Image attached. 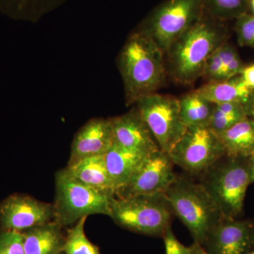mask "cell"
<instances>
[{"label": "cell", "mask_w": 254, "mask_h": 254, "mask_svg": "<svg viewBox=\"0 0 254 254\" xmlns=\"http://www.w3.org/2000/svg\"><path fill=\"white\" fill-rule=\"evenodd\" d=\"M127 106L156 93L166 81L165 54L156 43L139 30H134L118 58Z\"/></svg>", "instance_id": "obj_1"}, {"label": "cell", "mask_w": 254, "mask_h": 254, "mask_svg": "<svg viewBox=\"0 0 254 254\" xmlns=\"http://www.w3.org/2000/svg\"><path fill=\"white\" fill-rule=\"evenodd\" d=\"M227 35L222 21L204 11L165 53L167 73L177 83L191 84L201 77L207 60L227 41Z\"/></svg>", "instance_id": "obj_2"}, {"label": "cell", "mask_w": 254, "mask_h": 254, "mask_svg": "<svg viewBox=\"0 0 254 254\" xmlns=\"http://www.w3.org/2000/svg\"><path fill=\"white\" fill-rule=\"evenodd\" d=\"M165 194L174 215L200 245H204L214 227L225 218L204 186L188 177L177 176Z\"/></svg>", "instance_id": "obj_3"}, {"label": "cell", "mask_w": 254, "mask_h": 254, "mask_svg": "<svg viewBox=\"0 0 254 254\" xmlns=\"http://www.w3.org/2000/svg\"><path fill=\"white\" fill-rule=\"evenodd\" d=\"M174 215L165 193L114 197L110 217L115 223L129 231L161 237L170 227Z\"/></svg>", "instance_id": "obj_4"}, {"label": "cell", "mask_w": 254, "mask_h": 254, "mask_svg": "<svg viewBox=\"0 0 254 254\" xmlns=\"http://www.w3.org/2000/svg\"><path fill=\"white\" fill-rule=\"evenodd\" d=\"M115 196L114 193L82 183L63 169L55 175L54 220L64 227L88 215L101 214L110 216Z\"/></svg>", "instance_id": "obj_5"}, {"label": "cell", "mask_w": 254, "mask_h": 254, "mask_svg": "<svg viewBox=\"0 0 254 254\" xmlns=\"http://www.w3.org/2000/svg\"><path fill=\"white\" fill-rule=\"evenodd\" d=\"M202 177L200 183L224 215L237 218L243 211L246 193L251 185L247 158L225 155Z\"/></svg>", "instance_id": "obj_6"}, {"label": "cell", "mask_w": 254, "mask_h": 254, "mask_svg": "<svg viewBox=\"0 0 254 254\" xmlns=\"http://www.w3.org/2000/svg\"><path fill=\"white\" fill-rule=\"evenodd\" d=\"M203 12L202 0H167L156 6L136 28L151 38L165 55L174 42Z\"/></svg>", "instance_id": "obj_7"}, {"label": "cell", "mask_w": 254, "mask_h": 254, "mask_svg": "<svg viewBox=\"0 0 254 254\" xmlns=\"http://www.w3.org/2000/svg\"><path fill=\"white\" fill-rule=\"evenodd\" d=\"M169 155L190 176H202L225 153L218 134L208 127H190Z\"/></svg>", "instance_id": "obj_8"}, {"label": "cell", "mask_w": 254, "mask_h": 254, "mask_svg": "<svg viewBox=\"0 0 254 254\" xmlns=\"http://www.w3.org/2000/svg\"><path fill=\"white\" fill-rule=\"evenodd\" d=\"M135 105L160 149L170 153L187 128L180 115L179 99L173 95L155 93Z\"/></svg>", "instance_id": "obj_9"}, {"label": "cell", "mask_w": 254, "mask_h": 254, "mask_svg": "<svg viewBox=\"0 0 254 254\" xmlns=\"http://www.w3.org/2000/svg\"><path fill=\"white\" fill-rule=\"evenodd\" d=\"M169 153L160 150L147 155L126 185L115 193L117 198L165 193L177 175Z\"/></svg>", "instance_id": "obj_10"}, {"label": "cell", "mask_w": 254, "mask_h": 254, "mask_svg": "<svg viewBox=\"0 0 254 254\" xmlns=\"http://www.w3.org/2000/svg\"><path fill=\"white\" fill-rule=\"evenodd\" d=\"M54 220L53 203L40 201L31 195L14 193L0 203L1 230L23 232Z\"/></svg>", "instance_id": "obj_11"}, {"label": "cell", "mask_w": 254, "mask_h": 254, "mask_svg": "<svg viewBox=\"0 0 254 254\" xmlns=\"http://www.w3.org/2000/svg\"><path fill=\"white\" fill-rule=\"evenodd\" d=\"M209 254H247L254 249V223L225 217L202 245Z\"/></svg>", "instance_id": "obj_12"}, {"label": "cell", "mask_w": 254, "mask_h": 254, "mask_svg": "<svg viewBox=\"0 0 254 254\" xmlns=\"http://www.w3.org/2000/svg\"><path fill=\"white\" fill-rule=\"evenodd\" d=\"M114 142L127 149L148 155L160 150L158 143L136 107L111 118Z\"/></svg>", "instance_id": "obj_13"}, {"label": "cell", "mask_w": 254, "mask_h": 254, "mask_svg": "<svg viewBox=\"0 0 254 254\" xmlns=\"http://www.w3.org/2000/svg\"><path fill=\"white\" fill-rule=\"evenodd\" d=\"M114 143L111 118H93L75 134L68 163L96 155H105Z\"/></svg>", "instance_id": "obj_14"}, {"label": "cell", "mask_w": 254, "mask_h": 254, "mask_svg": "<svg viewBox=\"0 0 254 254\" xmlns=\"http://www.w3.org/2000/svg\"><path fill=\"white\" fill-rule=\"evenodd\" d=\"M195 91L215 104L235 103L242 105L248 110L250 117L254 109V90L246 86L240 75L230 79L206 83Z\"/></svg>", "instance_id": "obj_15"}, {"label": "cell", "mask_w": 254, "mask_h": 254, "mask_svg": "<svg viewBox=\"0 0 254 254\" xmlns=\"http://www.w3.org/2000/svg\"><path fill=\"white\" fill-rule=\"evenodd\" d=\"M146 156L114 142L105 159L115 193L129 181Z\"/></svg>", "instance_id": "obj_16"}, {"label": "cell", "mask_w": 254, "mask_h": 254, "mask_svg": "<svg viewBox=\"0 0 254 254\" xmlns=\"http://www.w3.org/2000/svg\"><path fill=\"white\" fill-rule=\"evenodd\" d=\"M63 228L53 220L23 232L25 254L63 253L65 237Z\"/></svg>", "instance_id": "obj_17"}, {"label": "cell", "mask_w": 254, "mask_h": 254, "mask_svg": "<svg viewBox=\"0 0 254 254\" xmlns=\"http://www.w3.org/2000/svg\"><path fill=\"white\" fill-rule=\"evenodd\" d=\"M65 169L71 176L82 183L115 195L105 155L88 157L74 163H68Z\"/></svg>", "instance_id": "obj_18"}, {"label": "cell", "mask_w": 254, "mask_h": 254, "mask_svg": "<svg viewBox=\"0 0 254 254\" xmlns=\"http://www.w3.org/2000/svg\"><path fill=\"white\" fill-rule=\"evenodd\" d=\"M217 134L226 156L248 158L254 154V123L250 118L241 120Z\"/></svg>", "instance_id": "obj_19"}, {"label": "cell", "mask_w": 254, "mask_h": 254, "mask_svg": "<svg viewBox=\"0 0 254 254\" xmlns=\"http://www.w3.org/2000/svg\"><path fill=\"white\" fill-rule=\"evenodd\" d=\"M66 0H0V11L16 21L35 23Z\"/></svg>", "instance_id": "obj_20"}, {"label": "cell", "mask_w": 254, "mask_h": 254, "mask_svg": "<svg viewBox=\"0 0 254 254\" xmlns=\"http://www.w3.org/2000/svg\"><path fill=\"white\" fill-rule=\"evenodd\" d=\"M180 115L187 127H208L215 103L200 96L195 91L190 92L179 99Z\"/></svg>", "instance_id": "obj_21"}, {"label": "cell", "mask_w": 254, "mask_h": 254, "mask_svg": "<svg viewBox=\"0 0 254 254\" xmlns=\"http://www.w3.org/2000/svg\"><path fill=\"white\" fill-rule=\"evenodd\" d=\"M203 10L220 21L237 19L250 10L249 0H202Z\"/></svg>", "instance_id": "obj_22"}, {"label": "cell", "mask_w": 254, "mask_h": 254, "mask_svg": "<svg viewBox=\"0 0 254 254\" xmlns=\"http://www.w3.org/2000/svg\"><path fill=\"white\" fill-rule=\"evenodd\" d=\"M87 217L80 219L68 230L64 243L65 254H100L99 249L88 240L85 233Z\"/></svg>", "instance_id": "obj_23"}, {"label": "cell", "mask_w": 254, "mask_h": 254, "mask_svg": "<svg viewBox=\"0 0 254 254\" xmlns=\"http://www.w3.org/2000/svg\"><path fill=\"white\" fill-rule=\"evenodd\" d=\"M235 31L240 46L254 49V15L248 12L237 18Z\"/></svg>", "instance_id": "obj_24"}, {"label": "cell", "mask_w": 254, "mask_h": 254, "mask_svg": "<svg viewBox=\"0 0 254 254\" xmlns=\"http://www.w3.org/2000/svg\"><path fill=\"white\" fill-rule=\"evenodd\" d=\"M0 254H25L22 232L1 230Z\"/></svg>", "instance_id": "obj_25"}, {"label": "cell", "mask_w": 254, "mask_h": 254, "mask_svg": "<svg viewBox=\"0 0 254 254\" xmlns=\"http://www.w3.org/2000/svg\"><path fill=\"white\" fill-rule=\"evenodd\" d=\"M201 77L204 78L206 83L226 80L225 67L217 50L207 60Z\"/></svg>", "instance_id": "obj_26"}, {"label": "cell", "mask_w": 254, "mask_h": 254, "mask_svg": "<svg viewBox=\"0 0 254 254\" xmlns=\"http://www.w3.org/2000/svg\"><path fill=\"white\" fill-rule=\"evenodd\" d=\"M165 244V254H193V249L182 245L177 240L171 227H169L163 237Z\"/></svg>", "instance_id": "obj_27"}, {"label": "cell", "mask_w": 254, "mask_h": 254, "mask_svg": "<svg viewBox=\"0 0 254 254\" xmlns=\"http://www.w3.org/2000/svg\"><path fill=\"white\" fill-rule=\"evenodd\" d=\"M219 56L222 60L224 67L226 68L227 64L232 61L235 57L238 55L236 49L232 44L225 41L222 46L217 50Z\"/></svg>", "instance_id": "obj_28"}, {"label": "cell", "mask_w": 254, "mask_h": 254, "mask_svg": "<svg viewBox=\"0 0 254 254\" xmlns=\"http://www.w3.org/2000/svg\"><path fill=\"white\" fill-rule=\"evenodd\" d=\"M244 66H244L243 63H242L240 55H237L227 64L226 68H225L226 80L240 75Z\"/></svg>", "instance_id": "obj_29"}, {"label": "cell", "mask_w": 254, "mask_h": 254, "mask_svg": "<svg viewBox=\"0 0 254 254\" xmlns=\"http://www.w3.org/2000/svg\"><path fill=\"white\" fill-rule=\"evenodd\" d=\"M240 76L246 86L251 89L254 90V64L244 66Z\"/></svg>", "instance_id": "obj_30"}, {"label": "cell", "mask_w": 254, "mask_h": 254, "mask_svg": "<svg viewBox=\"0 0 254 254\" xmlns=\"http://www.w3.org/2000/svg\"><path fill=\"white\" fill-rule=\"evenodd\" d=\"M247 165L251 184L254 183V153L251 155L250 158H247Z\"/></svg>", "instance_id": "obj_31"}, {"label": "cell", "mask_w": 254, "mask_h": 254, "mask_svg": "<svg viewBox=\"0 0 254 254\" xmlns=\"http://www.w3.org/2000/svg\"><path fill=\"white\" fill-rule=\"evenodd\" d=\"M191 247L193 249V254H209L203 248V246L198 244V242H193Z\"/></svg>", "instance_id": "obj_32"}, {"label": "cell", "mask_w": 254, "mask_h": 254, "mask_svg": "<svg viewBox=\"0 0 254 254\" xmlns=\"http://www.w3.org/2000/svg\"><path fill=\"white\" fill-rule=\"evenodd\" d=\"M250 2V10L252 11V14L254 15V0H249Z\"/></svg>", "instance_id": "obj_33"}, {"label": "cell", "mask_w": 254, "mask_h": 254, "mask_svg": "<svg viewBox=\"0 0 254 254\" xmlns=\"http://www.w3.org/2000/svg\"><path fill=\"white\" fill-rule=\"evenodd\" d=\"M250 118L252 119V121H253L254 123V109L253 110V112H252V115H251Z\"/></svg>", "instance_id": "obj_34"}, {"label": "cell", "mask_w": 254, "mask_h": 254, "mask_svg": "<svg viewBox=\"0 0 254 254\" xmlns=\"http://www.w3.org/2000/svg\"><path fill=\"white\" fill-rule=\"evenodd\" d=\"M247 254H254V249L252 251H251V252H250V253H248Z\"/></svg>", "instance_id": "obj_35"}, {"label": "cell", "mask_w": 254, "mask_h": 254, "mask_svg": "<svg viewBox=\"0 0 254 254\" xmlns=\"http://www.w3.org/2000/svg\"><path fill=\"white\" fill-rule=\"evenodd\" d=\"M63 254V253H62V254Z\"/></svg>", "instance_id": "obj_36"}]
</instances>
